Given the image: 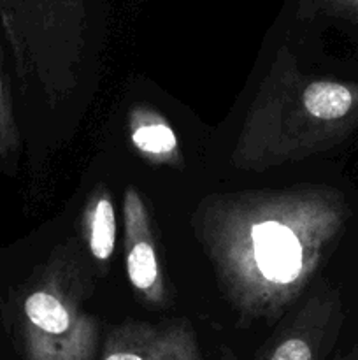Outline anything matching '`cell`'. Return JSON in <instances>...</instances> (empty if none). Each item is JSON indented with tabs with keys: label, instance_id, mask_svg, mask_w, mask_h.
Returning <instances> with one entry per match:
<instances>
[{
	"label": "cell",
	"instance_id": "obj_1",
	"mask_svg": "<svg viewBox=\"0 0 358 360\" xmlns=\"http://www.w3.org/2000/svg\"><path fill=\"white\" fill-rule=\"evenodd\" d=\"M347 217L343 193L297 186L211 197L195 229L232 309L274 322L314 280Z\"/></svg>",
	"mask_w": 358,
	"mask_h": 360
},
{
	"label": "cell",
	"instance_id": "obj_11",
	"mask_svg": "<svg viewBox=\"0 0 358 360\" xmlns=\"http://www.w3.org/2000/svg\"><path fill=\"white\" fill-rule=\"evenodd\" d=\"M297 16L300 20L329 16L358 25V0H298Z\"/></svg>",
	"mask_w": 358,
	"mask_h": 360
},
{
	"label": "cell",
	"instance_id": "obj_7",
	"mask_svg": "<svg viewBox=\"0 0 358 360\" xmlns=\"http://www.w3.org/2000/svg\"><path fill=\"white\" fill-rule=\"evenodd\" d=\"M130 139L135 150L154 164L178 169L183 164L181 148L172 127L147 109H135L130 115Z\"/></svg>",
	"mask_w": 358,
	"mask_h": 360
},
{
	"label": "cell",
	"instance_id": "obj_9",
	"mask_svg": "<svg viewBox=\"0 0 358 360\" xmlns=\"http://www.w3.org/2000/svg\"><path fill=\"white\" fill-rule=\"evenodd\" d=\"M160 327L146 322H126L107 338L102 360H153Z\"/></svg>",
	"mask_w": 358,
	"mask_h": 360
},
{
	"label": "cell",
	"instance_id": "obj_8",
	"mask_svg": "<svg viewBox=\"0 0 358 360\" xmlns=\"http://www.w3.org/2000/svg\"><path fill=\"white\" fill-rule=\"evenodd\" d=\"M86 241L91 257L98 264H107L116 246V213L111 192L100 188L88 200Z\"/></svg>",
	"mask_w": 358,
	"mask_h": 360
},
{
	"label": "cell",
	"instance_id": "obj_6",
	"mask_svg": "<svg viewBox=\"0 0 358 360\" xmlns=\"http://www.w3.org/2000/svg\"><path fill=\"white\" fill-rule=\"evenodd\" d=\"M333 297H314L298 313L293 327L283 334L267 360H316L326 327L332 322Z\"/></svg>",
	"mask_w": 358,
	"mask_h": 360
},
{
	"label": "cell",
	"instance_id": "obj_12",
	"mask_svg": "<svg viewBox=\"0 0 358 360\" xmlns=\"http://www.w3.org/2000/svg\"><path fill=\"white\" fill-rule=\"evenodd\" d=\"M344 360H358V347L353 348V352H351V354L347 355V357Z\"/></svg>",
	"mask_w": 358,
	"mask_h": 360
},
{
	"label": "cell",
	"instance_id": "obj_5",
	"mask_svg": "<svg viewBox=\"0 0 358 360\" xmlns=\"http://www.w3.org/2000/svg\"><path fill=\"white\" fill-rule=\"evenodd\" d=\"M123 224H125L126 274L130 285L142 299L144 304L153 309L164 308L168 302V292L158 259L153 225L139 190L132 186L126 188L123 199Z\"/></svg>",
	"mask_w": 358,
	"mask_h": 360
},
{
	"label": "cell",
	"instance_id": "obj_4",
	"mask_svg": "<svg viewBox=\"0 0 358 360\" xmlns=\"http://www.w3.org/2000/svg\"><path fill=\"white\" fill-rule=\"evenodd\" d=\"M91 278L72 252L56 250L25 288L20 340L25 360H93L98 322L86 308Z\"/></svg>",
	"mask_w": 358,
	"mask_h": 360
},
{
	"label": "cell",
	"instance_id": "obj_3",
	"mask_svg": "<svg viewBox=\"0 0 358 360\" xmlns=\"http://www.w3.org/2000/svg\"><path fill=\"white\" fill-rule=\"evenodd\" d=\"M0 25L23 90L49 105L79 86L86 48V0H0Z\"/></svg>",
	"mask_w": 358,
	"mask_h": 360
},
{
	"label": "cell",
	"instance_id": "obj_10",
	"mask_svg": "<svg viewBox=\"0 0 358 360\" xmlns=\"http://www.w3.org/2000/svg\"><path fill=\"white\" fill-rule=\"evenodd\" d=\"M21 153V134L14 115L13 95L4 70V53L0 44V162L16 165Z\"/></svg>",
	"mask_w": 358,
	"mask_h": 360
},
{
	"label": "cell",
	"instance_id": "obj_2",
	"mask_svg": "<svg viewBox=\"0 0 358 360\" xmlns=\"http://www.w3.org/2000/svg\"><path fill=\"white\" fill-rule=\"evenodd\" d=\"M358 129V83L305 76L281 48L232 153L235 167L267 171L337 146Z\"/></svg>",
	"mask_w": 358,
	"mask_h": 360
}]
</instances>
